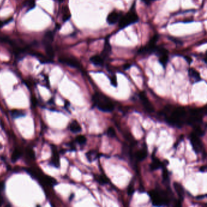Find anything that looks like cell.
<instances>
[{
    "mask_svg": "<svg viewBox=\"0 0 207 207\" xmlns=\"http://www.w3.org/2000/svg\"><path fill=\"white\" fill-rule=\"evenodd\" d=\"M164 116L168 123L176 127L181 128L185 123H186L188 115L185 109L183 107L179 106L170 111L169 115L165 114Z\"/></svg>",
    "mask_w": 207,
    "mask_h": 207,
    "instance_id": "1",
    "label": "cell"
},
{
    "mask_svg": "<svg viewBox=\"0 0 207 207\" xmlns=\"http://www.w3.org/2000/svg\"><path fill=\"white\" fill-rule=\"evenodd\" d=\"M148 194L151 199L153 205L163 206L168 204L169 199L167 193L164 192L160 193L159 191L151 190Z\"/></svg>",
    "mask_w": 207,
    "mask_h": 207,
    "instance_id": "5",
    "label": "cell"
},
{
    "mask_svg": "<svg viewBox=\"0 0 207 207\" xmlns=\"http://www.w3.org/2000/svg\"><path fill=\"white\" fill-rule=\"evenodd\" d=\"M110 80H111V83L113 86H114L115 87L117 86V77L116 76H114L110 78Z\"/></svg>",
    "mask_w": 207,
    "mask_h": 207,
    "instance_id": "32",
    "label": "cell"
},
{
    "mask_svg": "<svg viewBox=\"0 0 207 207\" xmlns=\"http://www.w3.org/2000/svg\"><path fill=\"white\" fill-rule=\"evenodd\" d=\"M190 142L194 151L196 153H199L202 151L204 148L203 143L199 139V136L194 132L190 134Z\"/></svg>",
    "mask_w": 207,
    "mask_h": 207,
    "instance_id": "7",
    "label": "cell"
},
{
    "mask_svg": "<svg viewBox=\"0 0 207 207\" xmlns=\"http://www.w3.org/2000/svg\"><path fill=\"white\" fill-rule=\"evenodd\" d=\"M95 179L98 182L100 185H104L109 182V179L104 175H95Z\"/></svg>",
    "mask_w": 207,
    "mask_h": 207,
    "instance_id": "21",
    "label": "cell"
},
{
    "mask_svg": "<svg viewBox=\"0 0 207 207\" xmlns=\"http://www.w3.org/2000/svg\"><path fill=\"white\" fill-rule=\"evenodd\" d=\"M159 39V35H155L153 36V37L150 39V41L148 43V44L140 48L138 50V54H142V55H146V54H151L155 52L157 46L156 43Z\"/></svg>",
    "mask_w": 207,
    "mask_h": 207,
    "instance_id": "6",
    "label": "cell"
},
{
    "mask_svg": "<svg viewBox=\"0 0 207 207\" xmlns=\"http://www.w3.org/2000/svg\"><path fill=\"white\" fill-rule=\"evenodd\" d=\"M92 102L99 110L104 112H111L114 109V105L111 100L101 93L94 94Z\"/></svg>",
    "mask_w": 207,
    "mask_h": 207,
    "instance_id": "2",
    "label": "cell"
},
{
    "mask_svg": "<svg viewBox=\"0 0 207 207\" xmlns=\"http://www.w3.org/2000/svg\"><path fill=\"white\" fill-rule=\"evenodd\" d=\"M11 116L13 118H19L21 117H23L25 116V113L22 110H18V109H13L11 112Z\"/></svg>",
    "mask_w": 207,
    "mask_h": 207,
    "instance_id": "22",
    "label": "cell"
},
{
    "mask_svg": "<svg viewBox=\"0 0 207 207\" xmlns=\"http://www.w3.org/2000/svg\"><path fill=\"white\" fill-rule=\"evenodd\" d=\"M174 190L176 191V192L177 193V194L178 195V196L179 197L180 199L182 200L183 199L184 197V190L183 188L182 187L181 185L177 182H174L173 184Z\"/></svg>",
    "mask_w": 207,
    "mask_h": 207,
    "instance_id": "13",
    "label": "cell"
},
{
    "mask_svg": "<svg viewBox=\"0 0 207 207\" xmlns=\"http://www.w3.org/2000/svg\"><path fill=\"white\" fill-rule=\"evenodd\" d=\"M142 1L145 4H147V5H149L151 2H152L153 1H156V0H142Z\"/></svg>",
    "mask_w": 207,
    "mask_h": 207,
    "instance_id": "35",
    "label": "cell"
},
{
    "mask_svg": "<svg viewBox=\"0 0 207 207\" xmlns=\"http://www.w3.org/2000/svg\"><path fill=\"white\" fill-rule=\"evenodd\" d=\"M162 177L164 181H168L169 179L168 172L167 169L164 168L163 170Z\"/></svg>",
    "mask_w": 207,
    "mask_h": 207,
    "instance_id": "31",
    "label": "cell"
},
{
    "mask_svg": "<svg viewBox=\"0 0 207 207\" xmlns=\"http://www.w3.org/2000/svg\"><path fill=\"white\" fill-rule=\"evenodd\" d=\"M58 61L64 65H67L70 67L74 68H80L81 65L79 62L75 58L70 57H61L59 58Z\"/></svg>",
    "mask_w": 207,
    "mask_h": 207,
    "instance_id": "8",
    "label": "cell"
},
{
    "mask_svg": "<svg viewBox=\"0 0 207 207\" xmlns=\"http://www.w3.org/2000/svg\"><path fill=\"white\" fill-rule=\"evenodd\" d=\"M207 113V106L202 108H195L190 111L189 116H187L186 123L193 126L199 125L202 122V118Z\"/></svg>",
    "mask_w": 207,
    "mask_h": 207,
    "instance_id": "4",
    "label": "cell"
},
{
    "mask_svg": "<svg viewBox=\"0 0 207 207\" xmlns=\"http://www.w3.org/2000/svg\"><path fill=\"white\" fill-rule=\"evenodd\" d=\"M12 21V18H11V19H9V20H6V21H1V20H0V27L4 26L5 25H6V24H7V23H9L10 21Z\"/></svg>",
    "mask_w": 207,
    "mask_h": 207,
    "instance_id": "34",
    "label": "cell"
},
{
    "mask_svg": "<svg viewBox=\"0 0 207 207\" xmlns=\"http://www.w3.org/2000/svg\"><path fill=\"white\" fill-rule=\"evenodd\" d=\"M25 6L28 8V11L33 9L35 7V0H26Z\"/></svg>",
    "mask_w": 207,
    "mask_h": 207,
    "instance_id": "27",
    "label": "cell"
},
{
    "mask_svg": "<svg viewBox=\"0 0 207 207\" xmlns=\"http://www.w3.org/2000/svg\"><path fill=\"white\" fill-rule=\"evenodd\" d=\"M206 197V195H200V196H197L196 198L197 199H204V197Z\"/></svg>",
    "mask_w": 207,
    "mask_h": 207,
    "instance_id": "40",
    "label": "cell"
},
{
    "mask_svg": "<svg viewBox=\"0 0 207 207\" xmlns=\"http://www.w3.org/2000/svg\"><path fill=\"white\" fill-rule=\"evenodd\" d=\"M139 97L145 109L149 113H153L154 111V108L146 97V93L145 92H141L139 94Z\"/></svg>",
    "mask_w": 207,
    "mask_h": 207,
    "instance_id": "9",
    "label": "cell"
},
{
    "mask_svg": "<svg viewBox=\"0 0 207 207\" xmlns=\"http://www.w3.org/2000/svg\"><path fill=\"white\" fill-rule=\"evenodd\" d=\"M59 2H63V1H64L65 0H58Z\"/></svg>",
    "mask_w": 207,
    "mask_h": 207,
    "instance_id": "42",
    "label": "cell"
},
{
    "mask_svg": "<svg viewBox=\"0 0 207 207\" xmlns=\"http://www.w3.org/2000/svg\"><path fill=\"white\" fill-rule=\"evenodd\" d=\"M44 46H45V51L47 55L49 56V57L51 59H52L54 57V51L51 44V43L44 42Z\"/></svg>",
    "mask_w": 207,
    "mask_h": 207,
    "instance_id": "16",
    "label": "cell"
},
{
    "mask_svg": "<svg viewBox=\"0 0 207 207\" xmlns=\"http://www.w3.org/2000/svg\"><path fill=\"white\" fill-rule=\"evenodd\" d=\"M134 186L132 185H130L128 188V193L129 195H132L134 193Z\"/></svg>",
    "mask_w": 207,
    "mask_h": 207,
    "instance_id": "33",
    "label": "cell"
},
{
    "mask_svg": "<svg viewBox=\"0 0 207 207\" xmlns=\"http://www.w3.org/2000/svg\"><path fill=\"white\" fill-rule=\"evenodd\" d=\"M97 154H98V153H97V152L95 150H91V151H90L89 152H88L86 154V157H87L88 160L90 162H92L93 160H94V157H93V155Z\"/></svg>",
    "mask_w": 207,
    "mask_h": 207,
    "instance_id": "29",
    "label": "cell"
},
{
    "mask_svg": "<svg viewBox=\"0 0 207 207\" xmlns=\"http://www.w3.org/2000/svg\"><path fill=\"white\" fill-rule=\"evenodd\" d=\"M52 163L53 164L54 167L56 168L59 167L60 166V157L58 154V152L56 150V148H53L52 149Z\"/></svg>",
    "mask_w": 207,
    "mask_h": 207,
    "instance_id": "14",
    "label": "cell"
},
{
    "mask_svg": "<svg viewBox=\"0 0 207 207\" xmlns=\"http://www.w3.org/2000/svg\"><path fill=\"white\" fill-rule=\"evenodd\" d=\"M76 142L80 145H84L86 142V138L82 135H80L76 137Z\"/></svg>",
    "mask_w": 207,
    "mask_h": 207,
    "instance_id": "28",
    "label": "cell"
},
{
    "mask_svg": "<svg viewBox=\"0 0 207 207\" xmlns=\"http://www.w3.org/2000/svg\"><path fill=\"white\" fill-rule=\"evenodd\" d=\"M206 169H207V167L205 165V166H202V167H200V171L201 172H205V171H206Z\"/></svg>",
    "mask_w": 207,
    "mask_h": 207,
    "instance_id": "39",
    "label": "cell"
},
{
    "mask_svg": "<svg viewBox=\"0 0 207 207\" xmlns=\"http://www.w3.org/2000/svg\"><path fill=\"white\" fill-rule=\"evenodd\" d=\"M188 73L189 76L195 80L196 81H199L200 80H201L199 73L196 70H195L194 68H190L188 70Z\"/></svg>",
    "mask_w": 207,
    "mask_h": 207,
    "instance_id": "15",
    "label": "cell"
},
{
    "mask_svg": "<svg viewBox=\"0 0 207 207\" xmlns=\"http://www.w3.org/2000/svg\"><path fill=\"white\" fill-rule=\"evenodd\" d=\"M63 21L65 22V21H68L71 16V13H70V11H69V8L67 7V6H65L63 7Z\"/></svg>",
    "mask_w": 207,
    "mask_h": 207,
    "instance_id": "25",
    "label": "cell"
},
{
    "mask_svg": "<svg viewBox=\"0 0 207 207\" xmlns=\"http://www.w3.org/2000/svg\"><path fill=\"white\" fill-rule=\"evenodd\" d=\"M43 181L44 182V183L49 186H53L57 184V181L52 178L51 177L48 176H45L43 178Z\"/></svg>",
    "mask_w": 207,
    "mask_h": 207,
    "instance_id": "24",
    "label": "cell"
},
{
    "mask_svg": "<svg viewBox=\"0 0 207 207\" xmlns=\"http://www.w3.org/2000/svg\"><path fill=\"white\" fill-rule=\"evenodd\" d=\"M54 35L52 31H48L44 35V42L51 43L53 40Z\"/></svg>",
    "mask_w": 207,
    "mask_h": 207,
    "instance_id": "26",
    "label": "cell"
},
{
    "mask_svg": "<svg viewBox=\"0 0 207 207\" xmlns=\"http://www.w3.org/2000/svg\"><path fill=\"white\" fill-rule=\"evenodd\" d=\"M163 166V163L160 161L159 159L157 158H153V162L150 165V169L151 170H156Z\"/></svg>",
    "mask_w": 207,
    "mask_h": 207,
    "instance_id": "18",
    "label": "cell"
},
{
    "mask_svg": "<svg viewBox=\"0 0 207 207\" xmlns=\"http://www.w3.org/2000/svg\"><path fill=\"white\" fill-rule=\"evenodd\" d=\"M107 134L109 137H114L116 136V131L113 127H110L107 131Z\"/></svg>",
    "mask_w": 207,
    "mask_h": 207,
    "instance_id": "30",
    "label": "cell"
},
{
    "mask_svg": "<svg viewBox=\"0 0 207 207\" xmlns=\"http://www.w3.org/2000/svg\"><path fill=\"white\" fill-rule=\"evenodd\" d=\"M122 16V12L117 11H113L108 15L107 22L109 25H113L117 23Z\"/></svg>",
    "mask_w": 207,
    "mask_h": 207,
    "instance_id": "10",
    "label": "cell"
},
{
    "mask_svg": "<svg viewBox=\"0 0 207 207\" xmlns=\"http://www.w3.org/2000/svg\"><path fill=\"white\" fill-rule=\"evenodd\" d=\"M147 156V151L146 148H143L142 150L138 151L136 153V158L138 161H142L143 160H144Z\"/></svg>",
    "mask_w": 207,
    "mask_h": 207,
    "instance_id": "19",
    "label": "cell"
},
{
    "mask_svg": "<svg viewBox=\"0 0 207 207\" xmlns=\"http://www.w3.org/2000/svg\"><path fill=\"white\" fill-rule=\"evenodd\" d=\"M139 18L136 12L135 9V2H134L132 6L130 11L125 15H122L118 23L119 30H122L127 26H130L132 24L136 23L139 21Z\"/></svg>",
    "mask_w": 207,
    "mask_h": 207,
    "instance_id": "3",
    "label": "cell"
},
{
    "mask_svg": "<svg viewBox=\"0 0 207 207\" xmlns=\"http://www.w3.org/2000/svg\"><path fill=\"white\" fill-rule=\"evenodd\" d=\"M90 61L95 66H104V58L99 55H95L92 57H91L90 58Z\"/></svg>",
    "mask_w": 207,
    "mask_h": 207,
    "instance_id": "12",
    "label": "cell"
},
{
    "mask_svg": "<svg viewBox=\"0 0 207 207\" xmlns=\"http://www.w3.org/2000/svg\"><path fill=\"white\" fill-rule=\"evenodd\" d=\"M176 207H181V203L180 201H177L176 202Z\"/></svg>",
    "mask_w": 207,
    "mask_h": 207,
    "instance_id": "41",
    "label": "cell"
},
{
    "mask_svg": "<svg viewBox=\"0 0 207 207\" xmlns=\"http://www.w3.org/2000/svg\"><path fill=\"white\" fill-rule=\"evenodd\" d=\"M22 155V153L21 151L18 149H15L12 153V154L11 155V160L12 162H16Z\"/></svg>",
    "mask_w": 207,
    "mask_h": 207,
    "instance_id": "23",
    "label": "cell"
},
{
    "mask_svg": "<svg viewBox=\"0 0 207 207\" xmlns=\"http://www.w3.org/2000/svg\"><path fill=\"white\" fill-rule=\"evenodd\" d=\"M159 63L162 65L164 67H166L169 61L168 53L162 54L159 56Z\"/></svg>",
    "mask_w": 207,
    "mask_h": 207,
    "instance_id": "20",
    "label": "cell"
},
{
    "mask_svg": "<svg viewBox=\"0 0 207 207\" xmlns=\"http://www.w3.org/2000/svg\"><path fill=\"white\" fill-rule=\"evenodd\" d=\"M69 129L73 133H78L81 131V128L76 120H74L69 126Z\"/></svg>",
    "mask_w": 207,
    "mask_h": 207,
    "instance_id": "17",
    "label": "cell"
},
{
    "mask_svg": "<svg viewBox=\"0 0 207 207\" xmlns=\"http://www.w3.org/2000/svg\"><path fill=\"white\" fill-rule=\"evenodd\" d=\"M130 67H131V65H130V64H126V65L123 66V69L127 70V69H130Z\"/></svg>",
    "mask_w": 207,
    "mask_h": 207,
    "instance_id": "38",
    "label": "cell"
},
{
    "mask_svg": "<svg viewBox=\"0 0 207 207\" xmlns=\"http://www.w3.org/2000/svg\"><path fill=\"white\" fill-rule=\"evenodd\" d=\"M111 51H112L111 46L109 43L108 39H106V41L104 44V49L100 55L104 58V59H106L110 55Z\"/></svg>",
    "mask_w": 207,
    "mask_h": 207,
    "instance_id": "11",
    "label": "cell"
},
{
    "mask_svg": "<svg viewBox=\"0 0 207 207\" xmlns=\"http://www.w3.org/2000/svg\"><path fill=\"white\" fill-rule=\"evenodd\" d=\"M185 60H186V62H187L189 64H190V63L193 62L192 59H191L190 57H185Z\"/></svg>",
    "mask_w": 207,
    "mask_h": 207,
    "instance_id": "36",
    "label": "cell"
},
{
    "mask_svg": "<svg viewBox=\"0 0 207 207\" xmlns=\"http://www.w3.org/2000/svg\"><path fill=\"white\" fill-rule=\"evenodd\" d=\"M4 188V184L3 182H0V193Z\"/></svg>",
    "mask_w": 207,
    "mask_h": 207,
    "instance_id": "37",
    "label": "cell"
}]
</instances>
